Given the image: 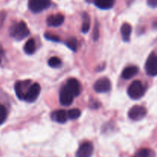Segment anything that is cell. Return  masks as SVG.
Here are the masks:
<instances>
[{"mask_svg": "<svg viewBox=\"0 0 157 157\" xmlns=\"http://www.w3.org/2000/svg\"><path fill=\"white\" fill-rule=\"evenodd\" d=\"M48 65L50 67H54V68H57V67H59L61 65V61L58 57H52V58H51L48 60Z\"/></svg>", "mask_w": 157, "mask_h": 157, "instance_id": "cell-21", "label": "cell"}, {"mask_svg": "<svg viewBox=\"0 0 157 157\" xmlns=\"http://www.w3.org/2000/svg\"><path fill=\"white\" fill-rule=\"evenodd\" d=\"M51 5V0H29V8L34 13H38L48 9Z\"/></svg>", "mask_w": 157, "mask_h": 157, "instance_id": "cell-3", "label": "cell"}, {"mask_svg": "<svg viewBox=\"0 0 157 157\" xmlns=\"http://www.w3.org/2000/svg\"><path fill=\"white\" fill-rule=\"evenodd\" d=\"M94 5L98 8L104 10L111 9L115 3V0H94Z\"/></svg>", "mask_w": 157, "mask_h": 157, "instance_id": "cell-14", "label": "cell"}, {"mask_svg": "<svg viewBox=\"0 0 157 157\" xmlns=\"http://www.w3.org/2000/svg\"><path fill=\"white\" fill-rule=\"evenodd\" d=\"M94 89L98 93H106L111 89V83L107 78H102L95 82Z\"/></svg>", "mask_w": 157, "mask_h": 157, "instance_id": "cell-9", "label": "cell"}, {"mask_svg": "<svg viewBox=\"0 0 157 157\" xmlns=\"http://www.w3.org/2000/svg\"><path fill=\"white\" fill-rule=\"evenodd\" d=\"M65 85L72 92V94H73L75 98L78 97L81 94V86L80 84L79 81L77 79H75V78H70V79H68Z\"/></svg>", "mask_w": 157, "mask_h": 157, "instance_id": "cell-11", "label": "cell"}, {"mask_svg": "<svg viewBox=\"0 0 157 157\" xmlns=\"http://www.w3.org/2000/svg\"><path fill=\"white\" fill-rule=\"evenodd\" d=\"M29 33L30 32L29 30V28L25 21L14 23L9 29L10 36L15 38L17 41L23 40L29 35Z\"/></svg>", "mask_w": 157, "mask_h": 157, "instance_id": "cell-1", "label": "cell"}, {"mask_svg": "<svg viewBox=\"0 0 157 157\" xmlns=\"http://www.w3.org/2000/svg\"><path fill=\"white\" fill-rule=\"evenodd\" d=\"M75 98V97L74 96L72 92L67 88L66 85H64L60 90L59 101L63 106L71 105L73 103Z\"/></svg>", "mask_w": 157, "mask_h": 157, "instance_id": "cell-8", "label": "cell"}, {"mask_svg": "<svg viewBox=\"0 0 157 157\" xmlns=\"http://www.w3.org/2000/svg\"><path fill=\"white\" fill-rule=\"evenodd\" d=\"M127 94L131 99L138 100L145 94V87L141 81H134L127 89Z\"/></svg>", "mask_w": 157, "mask_h": 157, "instance_id": "cell-2", "label": "cell"}, {"mask_svg": "<svg viewBox=\"0 0 157 157\" xmlns=\"http://www.w3.org/2000/svg\"><path fill=\"white\" fill-rule=\"evenodd\" d=\"M5 18H6V12H0V28L2 26L3 22L5 21Z\"/></svg>", "mask_w": 157, "mask_h": 157, "instance_id": "cell-25", "label": "cell"}, {"mask_svg": "<svg viewBox=\"0 0 157 157\" xmlns=\"http://www.w3.org/2000/svg\"><path fill=\"white\" fill-rule=\"evenodd\" d=\"M146 72L148 75L152 77L157 75V55L151 54L147 58L145 64Z\"/></svg>", "mask_w": 157, "mask_h": 157, "instance_id": "cell-6", "label": "cell"}, {"mask_svg": "<svg viewBox=\"0 0 157 157\" xmlns=\"http://www.w3.org/2000/svg\"><path fill=\"white\" fill-rule=\"evenodd\" d=\"M81 114V110L78 108L71 109V110H70L68 112H67V116H68L69 119L71 120L78 119V117H80Z\"/></svg>", "mask_w": 157, "mask_h": 157, "instance_id": "cell-22", "label": "cell"}, {"mask_svg": "<svg viewBox=\"0 0 157 157\" xmlns=\"http://www.w3.org/2000/svg\"><path fill=\"white\" fill-rule=\"evenodd\" d=\"M147 115V109L143 106L135 105L130 109L128 112L129 117L135 121H138L144 118Z\"/></svg>", "mask_w": 157, "mask_h": 157, "instance_id": "cell-4", "label": "cell"}, {"mask_svg": "<svg viewBox=\"0 0 157 157\" xmlns=\"http://www.w3.org/2000/svg\"><path fill=\"white\" fill-rule=\"evenodd\" d=\"M87 2H91V1H92V0H87Z\"/></svg>", "mask_w": 157, "mask_h": 157, "instance_id": "cell-28", "label": "cell"}, {"mask_svg": "<svg viewBox=\"0 0 157 157\" xmlns=\"http://www.w3.org/2000/svg\"><path fill=\"white\" fill-rule=\"evenodd\" d=\"M51 117H52V121H55L58 124H64L68 118L67 112L64 110H58L54 111Z\"/></svg>", "mask_w": 157, "mask_h": 157, "instance_id": "cell-13", "label": "cell"}, {"mask_svg": "<svg viewBox=\"0 0 157 157\" xmlns=\"http://www.w3.org/2000/svg\"><path fill=\"white\" fill-rule=\"evenodd\" d=\"M44 37H45L46 39L49 40V41H55V42H58V41H60L59 37H58L55 35H53V34L45 33L44 34Z\"/></svg>", "mask_w": 157, "mask_h": 157, "instance_id": "cell-24", "label": "cell"}, {"mask_svg": "<svg viewBox=\"0 0 157 157\" xmlns=\"http://www.w3.org/2000/svg\"><path fill=\"white\" fill-rule=\"evenodd\" d=\"M30 80H25V81H18L15 84V90L16 96L18 97V99L24 100L25 96L29 90V87L31 86Z\"/></svg>", "mask_w": 157, "mask_h": 157, "instance_id": "cell-5", "label": "cell"}, {"mask_svg": "<svg viewBox=\"0 0 157 157\" xmlns=\"http://www.w3.org/2000/svg\"><path fill=\"white\" fill-rule=\"evenodd\" d=\"M133 157H155V154L150 149L144 148L138 150Z\"/></svg>", "mask_w": 157, "mask_h": 157, "instance_id": "cell-19", "label": "cell"}, {"mask_svg": "<svg viewBox=\"0 0 157 157\" xmlns=\"http://www.w3.org/2000/svg\"><path fill=\"white\" fill-rule=\"evenodd\" d=\"M6 118H7V110L2 104H0V125H2L6 121Z\"/></svg>", "mask_w": 157, "mask_h": 157, "instance_id": "cell-23", "label": "cell"}, {"mask_svg": "<svg viewBox=\"0 0 157 157\" xmlns=\"http://www.w3.org/2000/svg\"><path fill=\"white\" fill-rule=\"evenodd\" d=\"M40 92H41V87L38 83L31 84L25 96L24 101L28 103H33L34 101H36L38 97L39 96Z\"/></svg>", "mask_w": 157, "mask_h": 157, "instance_id": "cell-7", "label": "cell"}, {"mask_svg": "<svg viewBox=\"0 0 157 157\" xmlns=\"http://www.w3.org/2000/svg\"><path fill=\"white\" fill-rule=\"evenodd\" d=\"M147 3L152 8H157V0H147Z\"/></svg>", "mask_w": 157, "mask_h": 157, "instance_id": "cell-26", "label": "cell"}, {"mask_svg": "<svg viewBox=\"0 0 157 157\" xmlns=\"http://www.w3.org/2000/svg\"><path fill=\"white\" fill-rule=\"evenodd\" d=\"M64 21V15L61 14H55L52 15L48 17L47 18V25L51 27H58L62 25Z\"/></svg>", "mask_w": 157, "mask_h": 157, "instance_id": "cell-12", "label": "cell"}, {"mask_svg": "<svg viewBox=\"0 0 157 157\" xmlns=\"http://www.w3.org/2000/svg\"><path fill=\"white\" fill-rule=\"evenodd\" d=\"M83 24L82 27H81V32L83 33H87L90 30V17L87 15V13L84 12L83 13Z\"/></svg>", "mask_w": 157, "mask_h": 157, "instance_id": "cell-18", "label": "cell"}, {"mask_svg": "<svg viewBox=\"0 0 157 157\" xmlns=\"http://www.w3.org/2000/svg\"><path fill=\"white\" fill-rule=\"evenodd\" d=\"M132 32V27L129 23H124L121 29V35H122V38L124 41L127 42L130 41V35H131Z\"/></svg>", "mask_w": 157, "mask_h": 157, "instance_id": "cell-15", "label": "cell"}, {"mask_svg": "<svg viewBox=\"0 0 157 157\" xmlns=\"http://www.w3.org/2000/svg\"><path fill=\"white\" fill-rule=\"evenodd\" d=\"M65 44L73 52H76L78 48V41L75 38H71L68 39L67 41H66Z\"/></svg>", "mask_w": 157, "mask_h": 157, "instance_id": "cell-20", "label": "cell"}, {"mask_svg": "<svg viewBox=\"0 0 157 157\" xmlns=\"http://www.w3.org/2000/svg\"><path fill=\"white\" fill-rule=\"evenodd\" d=\"M94 153V146L91 143L85 142L81 144L76 153V157H91Z\"/></svg>", "mask_w": 157, "mask_h": 157, "instance_id": "cell-10", "label": "cell"}, {"mask_svg": "<svg viewBox=\"0 0 157 157\" xmlns=\"http://www.w3.org/2000/svg\"><path fill=\"white\" fill-rule=\"evenodd\" d=\"M138 71H139V69L136 66H130V67H126L122 73L123 78L125 80L130 79L137 74Z\"/></svg>", "mask_w": 157, "mask_h": 157, "instance_id": "cell-16", "label": "cell"}, {"mask_svg": "<svg viewBox=\"0 0 157 157\" xmlns=\"http://www.w3.org/2000/svg\"><path fill=\"white\" fill-rule=\"evenodd\" d=\"M153 25H154L155 28H157V20L156 21H154V22H153Z\"/></svg>", "mask_w": 157, "mask_h": 157, "instance_id": "cell-27", "label": "cell"}, {"mask_svg": "<svg viewBox=\"0 0 157 157\" xmlns=\"http://www.w3.org/2000/svg\"><path fill=\"white\" fill-rule=\"evenodd\" d=\"M35 50H36L35 41L33 38H31L25 44L24 51L28 55H32V54L35 53Z\"/></svg>", "mask_w": 157, "mask_h": 157, "instance_id": "cell-17", "label": "cell"}, {"mask_svg": "<svg viewBox=\"0 0 157 157\" xmlns=\"http://www.w3.org/2000/svg\"><path fill=\"white\" fill-rule=\"evenodd\" d=\"M0 63H1V59H0Z\"/></svg>", "mask_w": 157, "mask_h": 157, "instance_id": "cell-29", "label": "cell"}]
</instances>
